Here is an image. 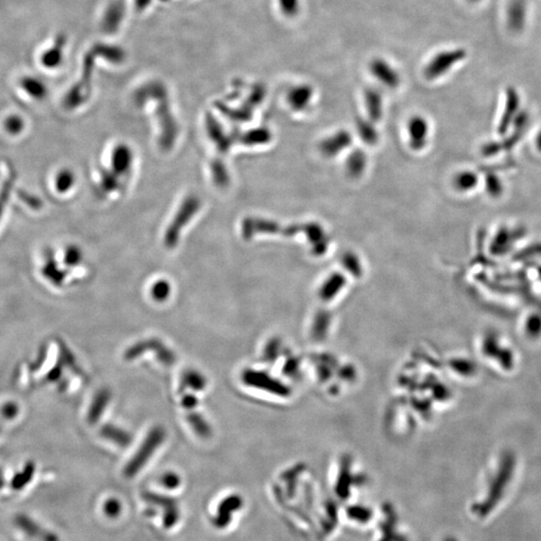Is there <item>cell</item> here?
Returning <instances> with one entry per match:
<instances>
[{
	"label": "cell",
	"mask_w": 541,
	"mask_h": 541,
	"mask_svg": "<svg viewBox=\"0 0 541 541\" xmlns=\"http://www.w3.org/2000/svg\"><path fill=\"white\" fill-rule=\"evenodd\" d=\"M79 251L75 250V248H70V250L66 251V260L68 264H75L79 262Z\"/></svg>",
	"instance_id": "44dd1931"
},
{
	"label": "cell",
	"mask_w": 541,
	"mask_h": 541,
	"mask_svg": "<svg viewBox=\"0 0 541 541\" xmlns=\"http://www.w3.org/2000/svg\"><path fill=\"white\" fill-rule=\"evenodd\" d=\"M188 422L190 423L191 428L195 430L198 435L202 438L209 437L211 436V430L209 423L205 420V418L199 413H191L189 414Z\"/></svg>",
	"instance_id": "8fae6325"
},
{
	"label": "cell",
	"mask_w": 541,
	"mask_h": 541,
	"mask_svg": "<svg viewBox=\"0 0 541 541\" xmlns=\"http://www.w3.org/2000/svg\"><path fill=\"white\" fill-rule=\"evenodd\" d=\"M182 405L187 409L195 408L198 405V399L191 394H188V395L184 396V398H182Z\"/></svg>",
	"instance_id": "d6986e66"
},
{
	"label": "cell",
	"mask_w": 541,
	"mask_h": 541,
	"mask_svg": "<svg viewBox=\"0 0 541 541\" xmlns=\"http://www.w3.org/2000/svg\"><path fill=\"white\" fill-rule=\"evenodd\" d=\"M111 400V393L108 390L99 391L93 398V403L88 412V420L91 423H95L102 417L106 411Z\"/></svg>",
	"instance_id": "ba28073f"
},
{
	"label": "cell",
	"mask_w": 541,
	"mask_h": 541,
	"mask_svg": "<svg viewBox=\"0 0 541 541\" xmlns=\"http://www.w3.org/2000/svg\"><path fill=\"white\" fill-rule=\"evenodd\" d=\"M64 40L61 37L55 39V42L46 48L40 55L39 61L46 68H57L64 59Z\"/></svg>",
	"instance_id": "5b68a950"
},
{
	"label": "cell",
	"mask_w": 541,
	"mask_h": 541,
	"mask_svg": "<svg viewBox=\"0 0 541 541\" xmlns=\"http://www.w3.org/2000/svg\"><path fill=\"white\" fill-rule=\"evenodd\" d=\"M164 483L167 486L175 487L179 484V478H178V476L175 475V474H168V475H166L164 477Z\"/></svg>",
	"instance_id": "7402d4cb"
},
{
	"label": "cell",
	"mask_w": 541,
	"mask_h": 541,
	"mask_svg": "<svg viewBox=\"0 0 541 541\" xmlns=\"http://www.w3.org/2000/svg\"><path fill=\"white\" fill-rule=\"evenodd\" d=\"M19 88L22 93L33 100H42L48 95V88L41 79L31 75H24L19 79Z\"/></svg>",
	"instance_id": "277c9868"
},
{
	"label": "cell",
	"mask_w": 541,
	"mask_h": 541,
	"mask_svg": "<svg viewBox=\"0 0 541 541\" xmlns=\"http://www.w3.org/2000/svg\"><path fill=\"white\" fill-rule=\"evenodd\" d=\"M170 294V286L167 282H159L153 286V296L157 301H164Z\"/></svg>",
	"instance_id": "ac0fdd59"
},
{
	"label": "cell",
	"mask_w": 541,
	"mask_h": 541,
	"mask_svg": "<svg viewBox=\"0 0 541 541\" xmlns=\"http://www.w3.org/2000/svg\"><path fill=\"white\" fill-rule=\"evenodd\" d=\"M444 541H456V540H455V538H447V540H444Z\"/></svg>",
	"instance_id": "cb8c5ba5"
},
{
	"label": "cell",
	"mask_w": 541,
	"mask_h": 541,
	"mask_svg": "<svg viewBox=\"0 0 541 541\" xmlns=\"http://www.w3.org/2000/svg\"><path fill=\"white\" fill-rule=\"evenodd\" d=\"M313 91L311 86L302 84L294 86L288 93V102L292 108L295 110H304L310 104Z\"/></svg>",
	"instance_id": "8992f818"
},
{
	"label": "cell",
	"mask_w": 541,
	"mask_h": 541,
	"mask_svg": "<svg viewBox=\"0 0 541 541\" xmlns=\"http://www.w3.org/2000/svg\"><path fill=\"white\" fill-rule=\"evenodd\" d=\"M370 71L373 77L378 79V82L388 88H395L400 84L399 73L387 60L383 59L372 60Z\"/></svg>",
	"instance_id": "3957f363"
},
{
	"label": "cell",
	"mask_w": 541,
	"mask_h": 541,
	"mask_svg": "<svg viewBox=\"0 0 541 541\" xmlns=\"http://www.w3.org/2000/svg\"><path fill=\"white\" fill-rule=\"evenodd\" d=\"M166 438V431L162 427H155L151 429L150 433L144 438V442L140 445L139 450L133 455L128 466L126 468V474L128 476H133L137 472L144 466L149 459L153 455L157 449Z\"/></svg>",
	"instance_id": "6da1fadb"
},
{
	"label": "cell",
	"mask_w": 541,
	"mask_h": 541,
	"mask_svg": "<svg viewBox=\"0 0 541 541\" xmlns=\"http://www.w3.org/2000/svg\"><path fill=\"white\" fill-rule=\"evenodd\" d=\"M349 515L351 516L352 518H355V520H361L362 522H364V521L368 520L369 518H370L371 514L369 513L368 511H366V509H361V511H358L357 509H355V511L351 512V513H348Z\"/></svg>",
	"instance_id": "ffe728a7"
},
{
	"label": "cell",
	"mask_w": 541,
	"mask_h": 541,
	"mask_svg": "<svg viewBox=\"0 0 541 541\" xmlns=\"http://www.w3.org/2000/svg\"><path fill=\"white\" fill-rule=\"evenodd\" d=\"M365 99H366L367 108L372 117H379L382 113V97L380 93L375 90H368L366 91Z\"/></svg>",
	"instance_id": "7c38bea8"
},
{
	"label": "cell",
	"mask_w": 541,
	"mask_h": 541,
	"mask_svg": "<svg viewBox=\"0 0 541 541\" xmlns=\"http://www.w3.org/2000/svg\"><path fill=\"white\" fill-rule=\"evenodd\" d=\"M106 15H111L113 17H106L104 19V26L106 30H115V28L120 26V20L122 19V8L120 4H113L110 6V10L106 11Z\"/></svg>",
	"instance_id": "9a60e30c"
},
{
	"label": "cell",
	"mask_w": 541,
	"mask_h": 541,
	"mask_svg": "<svg viewBox=\"0 0 541 541\" xmlns=\"http://www.w3.org/2000/svg\"><path fill=\"white\" fill-rule=\"evenodd\" d=\"M3 128L10 135H19L26 130V122L19 115H10L3 122Z\"/></svg>",
	"instance_id": "4fadbf2b"
},
{
	"label": "cell",
	"mask_w": 541,
	"mask_h": 541,
	"mask_svg": "<svg viewBox=\"0 0 541 541\" xmlns=\"http://www.w3.org/2000/svg\"><path fill=\"white\" fill-rule=\"evenodd\" d=\"M102 437L111 441L120 447H126L131 444V435L129 432L122 430L119 427L111 424H106L100 430Z\"/></svg>",
	"instance_id": "52a82bcc"
},
{
	"label": "cell",
	"mask_w": 541,
	"mask_h": 541,
	"mask_svg": "<svg viewBox=\"0 0 541 541\" xmlns=\"http://www.w3.org/2000/svg\"><path fill=\"white\" fill-rule=\"evenodd\" d=\"M410 135L411 139L413 140L414 146H417V148H422L423 144H425V140L427 139V133H428V126L427 122L421 117H415L412 120L410 126Z\"/></svg>",
	"instance_id": "9c48e42d"
},
{
	"label": "cell",
	"mask_w": 541,
	"mask_h": 541,
	"mask_svg": "<svg viewBox=\"0 0 541 541\" xmlns=\"http://www.w3.org/2000/svg\"><path fill=\"white\" fill-rule=\"evenodd\" d=\"M535 146L536 149L541 153V130L538 131V135H536Z\"/></svg>",
	"instance_id": "603a6c76"
},
{
	"label": "cell",
	"mask_w": 541,
	"mask_h": 541,
	"mask_svg": "<svg viewBox=\"0 0 541 541\" xmlns=\"http://www.w3.org/2000/svg\"><path fill=\"white\" fill-rule=\"evenodd\" d=\"M478 186V175L474 171H460L455 178V187L458 191L466 193L474 190Z\"/></svg>",
	"instance_id": "30bf717a"
},
{
	"label": "cell",
	"mask_w": 541,
	"mask_h": 541,
	"mask_svg": "<svg viewBox=\"0 0 541 541\" xmlns=\"http://www.w3.org/2000/svg\"><path fill=\"white\" fill-rule=\"evenodd\" d=\"M463 57H464V55H463V51L460 50L441 51L434 55L433 59L427 64L424 70L425 77L428 79H438V77H442Z\"/></svg>",
	"instance_id": "7a4b0ae2"
},
{
	"label": "cell",
	"mask_w": 541,
	"mask_h": 541,
	"mask_svg": "<svg viewBox=\"0 0 541 541\" xmlns=\"http://www.w3.org/2000/svg\"><path fill=\"white\" fill-rule=\"evenodd\" d=\"M182 386L189 387L195 391L202 390L206 387V379L199 372L188 371L182 377Z\"/></svg>",
	"instance_id": "5bb4252c"
},
{
	"label": "cell",
	"mask_w": 541,
	"mask_h": 541,
	"mask_svg": "<svg viewBox=\"0 0 541 541\" xmlns=\"http://www.w3.org/2000/svg\"><path fill=\"white\" fill-rule=\"evenodd\" d=\"M281 12L288 17H294L299 13L301 0H278Z\"/></svg>",
	"instance_id": "e0dca14e"
},
{
	"label": "cell",
	"mask_w": 541,
	"mask_h": 541,
	"mask_svg": "<svg viewBox=\"0 0 541 541\" xmlns=\"http://www.w3.org/2000/svg\"><path fill=\"white\" fill-rule=\"evenodd\" d=\"M73 175L70 171H61L57 173V178H55V188L57 191L64 193L66 191L70 190L73 184Z\"/></svg>",
	"instance_id": "2e32d148"
}]
</instances>
